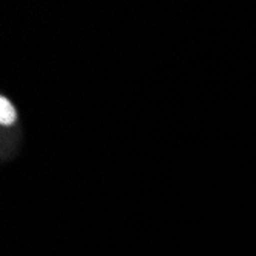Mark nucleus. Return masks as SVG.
I'll use <instances>...</instances> for the list:
<instances>
[{"instance_id": "nucleus-1", "label": "nucleus", "mask_w": 256, "mask_h": 256, "mask_svg": "<svg viewBox=\"0 0 256 256\" xmlns=\"http://www.w3.org/2000/svg\"><path fill=\"white\" fill-rule=\"evenodd\" d=\"M16 120H17V112L14 106L5 97H0V124L11 126Z\"/></svg>"}]
</instances>
